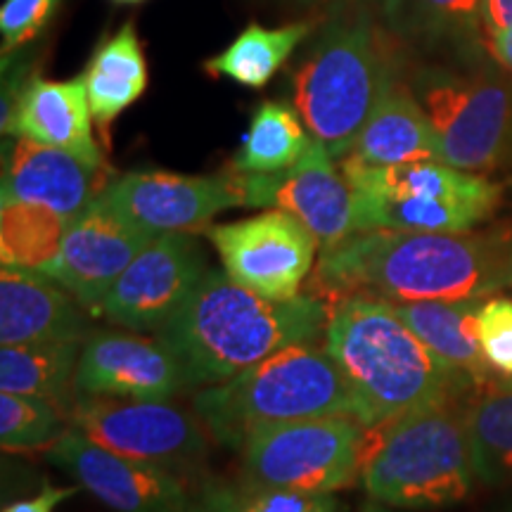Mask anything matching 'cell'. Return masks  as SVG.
<instances>
[{"instance_id": "obj_1", "label": "cell", "mask_w": 512, "mask_h": 512, "mask_svg": "<svg viewBox=\"0 0 512 512\" xmlns=\"http://www.w3.org/2000/svg\"><path fill=\"white\" fill-rule=\"evenodd\" d=\"M316 287L332 306L349 297L486 299L512 287V240L472 230H358L320 252Z\"/></svg>"}, {"instance_id": "obj_14", "label": "cell", "mask_w": 512, "mask_h": 512, "mask_svg": "<svg viewBox=\"0 0 512 512\" xmlns=\"http://www.w3.org/2000/svg\"><path fill=\"white\" fill-rule=\"evenodd\" d=\"M48 460L112 512H195V496L174 470L121 456L72 425L48 448Z\"/></svg>"}, {"instance_id": "obj_20", "label": "cell", "mask_w": 512, "mask_h": 512, "mask_svg": "<svg viewBox=\"0 0 512 512\" xmlns=\"http://www.w3.org/2000/svg\"><path fill=\"white\" fill-rule=\"evenodd\" d=\"M100 174L102 166L72 152L15 138L3 174V204H38L72 223L105 190Z\"/></svg>"}, {"instance_id": "obj_13", "label": "cell", "mask_w": 512, "mask_h": 512, "mask_svg": "<svg viewBox=\"0 0 512 512\" xmlns=\"http://www.w3.org/2000/svg\"><path fill=\"white\" fill-rule=\"evenodd\" d=\"M207 271V256L188 233L162 235L131 261L95 311L126 330L159 332Z\"/></svg>"}, {"instance_id": "obj_18", "label": "cell", "mask_w": 512, "mask_h": 512, "mask_svg": "<svg viewBox=\"0 0 512 512\" xmlns=\"http://www.w3.org/2000/svg\"><path fill=\"white\" fill-rule=\"evenodd\" d=\"M93 112L83 76L50 81L31 76L12 100L3 102V133L12 138L67 150L102 166V152L93 136Z\"/></svg>"}, {"instance_id": "obj_10", "label": "cell", "mask_w": 512, "mask_h": 512, "mask_svg": "<svg viewBox=\"0 0 512 512\" xmlns=\"http://www.w3.org/2000/svg\"><path fill=\"white\" fill-rule=\"evenodd\" d=\"M69 425L121 456L174 472L207 456V430L166 401L79 396L69 411Z\"/></svg>"}, {"instance_id": "obj_27", "label": "cell", "mask_w": 512, "mask_h": 512, "mask_svg": "<svg viewBox=\"0 0 512 512\" xmlns=\"http://www.w3.org/2000/svg\"><path fill=\"white\" fill-rule=\"evenodd\" d=\"M313 143L309 128L294 107L264 100L256 107L249 128L235 152L238 174H278L302 159Z\"/></svg>"}, {"instance_id": "obj_23", "label": "cell", "mask_w": 512, "mask_h": 512, "mask_svg": "<svg viewBox=\"0 0 512 512\" xmlns=\"http://www.w3.org/2000/svg\"><path fill=\"white\" fill-rule=\"evenodd\" d=\"M83 81L95 124L100 131H110L112 121L147 91V60L136 24H121L117 34L100 43Z\"/></svg>"}, {"instance_id": "obj_30", "label": "cell", "mask_w": 512, "mask_h": 512, "mask_svg": "<svg viewBox=\"0 0 512 512\" xmlns=\"http://www.w3.org/2000/svg\"><path fill=\"white\" fill-rule=\"evenodd\" d=\"M195 512H344L335 494H306L235 479L209 482L195 496Z\"/></svg>"}, {"instance_id": "obj_36", "label": "cell", "mask_w": 512, "mask_h": 512, "mask_svg": "<svg viewBox=\"0 0 512 512\" xmlns=\"http://www.w3.org/2000/svg\"><path fill=\"white\" fill-rule=\"evenodd\" d=\"M486 46H489L491 55H494L508 72H512V24L486 38Z\"/></svg>"}, {"instance_id": "obj_39", "label": "cell", "mask_w": 512, "mask_h": 512, "mask_svg": "<svg viewBox=\"0 0 512 512\" xmlns=\"http://www.w3.org/2000/svg\"><path fill=\"white\" fill-rule=\"evenodd\" d=\"M306 3H318V0H306Z\"/></svg>"}, {"instance_id": "obj_37", "label": "cell", "mask_w": 512, "mask_h": 512, "mask_svg": "<svg viewBox=\"0 0 512 512\" xmlns=\"http://www.w3.org/2000/svg\"><path fill=\"white\" fill-rule=\"evenodd\" d=\"M363 512H389V510L380 508V505H368V508H363Z\"/></svg>"}, {"instance_id": "obj_22", "label": "cell", "mask_w": 512, "mask_h": 512, "mask_svg": "<svg viewBox=\"0 0 512 512\" xmlns=\"http://www.w3.org/2000/svg\"><path fill=\"white\" fill-rule=\"evenodd\" d=\"M403 323L434 354L470 377L482 389L494 380V370L484 361L477 337V311L482 299H432V302H389Z\"/></svg>"}, {"instance_id": "obj_35", "label": "cell", "mask_w": 512, "mask_h": 512, "mask_svg": "<svg viewBox=\"0 0 512 512\" xmlns=\"http://www.w3.org/2000/svg\"><path fill=\"white\" fill-rule=\"evenodd\" d=\"M512 24V0H482L479 8V27L482 34L489 38Z\"/></svg>"}, {"instance_id": "obj_7", "label": "cell", "mask_w": 512, "mask_h": 512, "mask_svg": "<svg viewBox=\"0 0 512 512\" xmlns=\"http://www.w3.org/2000/svg\"><path fill=\"white\" fill-rule=\"evenodd\" d=\"M339 169L354 192V233H467L491 219L503 195L501 185L484 174L434 159L370 166L344 157Z\"/></svg>"}, {"instance_id": "obj_8", "label": "cell", "mask_w": 512, "mask_h": 512, "mask_svg": "<svg viewBox=\"0 0 512 512\" xmlns=\"http://www.w3.org/2000/svg\"><path fill=\"white\" fill-rule=\"evenodd\" d=\"M370 432L351 415H320L256 432L240 448L242 479L306 494L361 482Z\"/></svg>"}, {"instance_id": "obj_11", "label": "cell", "mask_w": 512, "mask_h": 512, "mask_svg": "<svg viewBox=\"0 0 512 512\" xmlns=\"http://www.w3.org/2000/svg\"><path fill=\"white\" fill-rule=\"evenodd\" d=\"M204 233L235 283L275 302L299 297L320 247L297 216L280 209L209 226Z\"/></svg>"}, {"instance_id": "obj_19", "label": "cell", "mask_w": 512, "mask_h": 512, "mask_svg": "<svg viewBox=\"0 0 512 512\" xmlns=\"http://www.w3.org/2000/svg\"><path fill=\"white\" fill-rule=\"evenodd\" d=\"M86 311L72 292L34 268L3 266L0 347L86 342Z\"/></svg>"}, {"instance_id": "obj_12", "label": "cell", "mask_w": 512, "mask_h": 512, "mask_svg": "<svg viewBox=\"0 0 512 512\" xmlns=\"http://www.w3.org/2000/svg\"><path fill=\"white\" fill-rule=\"evenodd\" d=\"M114 214L152 238L207 230L221 211L245 207V181L238 171L183 176L169 171H131L100 192Z\"/></svg>"}, {"instance_id": "obj_38", "label": "cell", "mask_w": 512, "mask_h": 512, "mask_svg": "<svg viewBox=\"0 0 512 512\" xmlns=\"http://www.w3.org/2000/svg\"><path fill=\"white\" fill-rule=\"evenodd\" d=\"M114 3H119V5H138V3H143V0H114Z\"/></svg>"}, {"instance_id": "obj_6", "label": "cell", "mask_w": 512, "mask_h": 512, "mask_svg": "<svg viewBox=\"0 0 512 512\" xmlns=\"http://www.w3.org/2000/svg\"><path fill=\"white\" fill-rule=\"evenodd\" d=\"M467 401L415 408L370 432L361 484L375 503L437 510L463 503L477 482Z\"/></svg>"}, {"instance_id": "obj_17", "label": "cell", "mask_w": 512, "mask_h": 512, "mask_svg": "<svg viewBox=\"0 0 512 512\" xmlns=\"http://www.w3.org/2000/svg\"><path fill=\"white\" fill-rule=\"evenodd\" d=\"M74 387L79 396L166 401L190 384L174 351L157 335L105 330L83 342Z\"/></svg>"}, {"instance_id": "obj_34", "label": "cell", "mask_w": 512, "mask_h": 512, "mask_svg": "<svg viewBox=\"0 0 512 512\" xmlns=\"http://www.w3.org/2000/svg\"><path fill=\"white\" fill-rule=\"evenodd\" d=\"M76 489H57V486H43L41 494L34 498H27V501H17L5 508L3 512H55L57 505H60L64 498L74 496Z\"/></svg>"}, {"instance_id": "obj_3", "label": "cell", "mask_w": 512, "mask_h": 512, "mask_svg": "<svg viewBox=\"0 0 512 512\" xmlns=\"http://www.w3.org/2000/svg\"><path fill=\"white\" fill-rule=\"evenodd\" d=\"M328 304L316 294L275 302L207 271L188 304L155 335L174 351L190 387L226 382L292 344L316 342L328 328Z\"/></svg>"}, {"instance_id": "obj_40", "label": "cell", "mask_w": 512, "mask_h": 512, "mask_svg": "<svg viewBox=\"0 0 512 512\" xmlns=\"http://www.w3.org/2000/svg\"><path fill=\"white\" fill-rule=\"evenodd\" d=\"M510 512H512V510H510Z\"/></svg>"}, {"instance_id": "obj_9", "label": "cell", "mask_w": 512, "mask_h": 512, "mask_svg": "<svg viewBox=\"0 0 512 512\" xmlns=\"http://www.w3.org/2000/svg\"><path fill=\"white\" fill-rule=\"evenodd\" d=\"M415 98L437 131L441 162L489 174L512 162V88L482 74L422 69Z\"/></svg>"}, {"instance_id": "obj_2", "label": "cell", "mask_w": 512, "mask_h": 512, "mask_svg": "<svg viewBox=\"0 0 512 512\" xmlns=\"http://www.w3.org/2000/svg\"><path fill=\"white\" fill-rule=\"evenodd\" d=\"M323 349L335 358L351 392V415L368 432L415 408L470 401L477 384L434 354L392 304L349 297L332 306Z\"/></svg>"}, {"instance_id": "obj_28", "label": "cell", "mask_w": 512, "mask_h": 512, "mask_svg": "<svg viewBox=\"0 0 512 512\" xmlns=\"http://www.w3.org/2000/svg\"><path fill=\"white\" fill-rule=\"evenodd\" d=\"M482 0H382L384 27L403 41H467L479 27Z\"/></svg>"}, {"instance_id": "obj_25", "label": "cell", "mask_w": 512, "mask_h": 512, "mask_svg": "<svg viewBox=\"0 0 512 512\" xmlns=\"http://www.w3.org/2000/svg\"><path fill=\"white\" fill-rule=\"evenodd\" d=\"M83 342L27 344V347L0 349V389L10 394H27L48 399L72 411Z\"/></svg>"}, {"instance_id": "obj_5", "label": "cell", "mask_w": 512, "mask_h": 512, "mask_svg": "<svg viewBox=\"0 0 512 512\" xmlns=\"http://www.w3.org/2000/svg\"><path fill=\"white\" fill-rule=\"evenodd\" d=\"M396 76L389 34L366 12H354L330 22L297 64L292 107L311 136L344 159Z\"/></svg>"}, {"instance_id": "obj_24", "label": "cell", "mask_w": 512, "mask_h": 512, "mask_svg": "<svg viewBox=\"0 0 512 512\" xmlns=\"http://www.w3.org/2000/svg\"><path fill=\"white\" fill-rule=\"evenodd\" d=\"M311 31V22H294L275 29L249 24L226 50L209 57L202 67L214 79H228L245 88H264Z\"/></svg>"}, {"instance_id": "obj_26", "label": "cell", "mask_w": 512, "mask_h": 512, "mask_svg": "<svg viewBox=\"0 0 512 512\" xmlns=\"http://www.w3.org/2000/svg\"><path fill=\"white\" fill-rule=\"evenodd\" d=\"M479 482L512 486V380H491L465 406Z\"/></svg>"}, {"instance_id": "obj_29", "label": "cell", "mask_w": 512, "mask_h": 512, "mask_svg": "<svg viewBox=\"0 0 512 512\" xmlns=\"http://www.w3.org/2000/svg\"><path fill=\"white\" fill-rule=\"evenodd\" d=\"M69 221L38 204L8 202L0 211V256L3 266L34 268L55 259Z\"/></svg>"}, {"instance_id": "obj_33", "label": "cell", "mask_w": 512, "mask_h": 512, "mask_svg": "<svg viewBox=\"0 0 512 512\" xmlns=\"http://www.w3.org/2000/svg\"><path fill=\"white\" fill-rule=\"evenodd\" d=\"M62 0H5L0 8V38H3V57L27 46L48 27Z\"/></svg>"}, {"instance_id": "obj_21", "label": "cell", "mask_w": 512, "mask_h": 512, "mask_svg": "<svg viewBox=\"0 0 512 512\" xmlns=\"http://www.w3.org/2000/svg\"><path fill=\"white\" fill-rule=\"evenodd\" d=\"M347 157L370 166L406 162H441V147L425 107L411 83L399 76L384 88Z\"/></svg>"}, {"instance_id": "obj_32", "label": "cell", "mask_w": 512, "mask_h": 512, "mask_svg": "<svg viewBox=\"0 0 512 512\" xmlns=\"http://www.w3.org/2000/svg\"><path fill=\"white\" fill-rule=\"evenodd\" d=\"M477 337L484 361L512 380V299L486 297L477 311Z\"/></svg>"}, {"instance_id": "obj_31", "label": "cell", "mask_w": 512, "mask_h": 512, "mask_svg": "<svg viewBox=\"0 0 512 512\" xmlns=\"http://www.w3.org/2000/svg\"><path fill=\"white\" fill-rule=\"evenodd\" d=\"M67 411L48 399L0 394V444L5 451L27 453L50 448L69 430Z\"/></svg>"}, {"instance_id": "obj_15", "label": "cell", "mask_w": 512, "mask_h": 512, "mask_svg": "<svg viewBox=\"0 0 512 512\" xmlns=\"http://www.w3.org/2000/svg\"><path fill=\"white\" fill-rule=\"evenodd\" d=\"M242 181L245 207L280 209L297 216L323 249L354 233V192L328 147L316 138L309 152L290 169L278 174H242Z\"/></svg>"}, {"instance_id": "obj_16", "label": "cell", "mask_w": 512, "mask_h": 512, "mask_svg": "<svg viewBox=\"0 0 512 512\" xmlns=\"http://www.w3.org/2000/svg\"><path fill=\"white\" fill-rule=\"evenodd\" d=\"M152 240L157 238L131 226L98 197L69 223L55 259L41 273L72 292L83 309L95 311Z\"/></svg>"}, {"instance_id": "obj_4", "label": "cell", "mask_w": 512, "mask_h": 512, "mask_svg": "<svg viewBox=\"0 0 512 512\" xmlns=\"http://www.w3.org/2000/svg\"><path fill=\"white\" fill-rule=\"evenodd\" d=\"M192 408L216 444L240 451L256 432L320 415H351L354 403L335 358L309 342L275 351L226 382L202 387Z\"/></svg>"}]
</instances>
